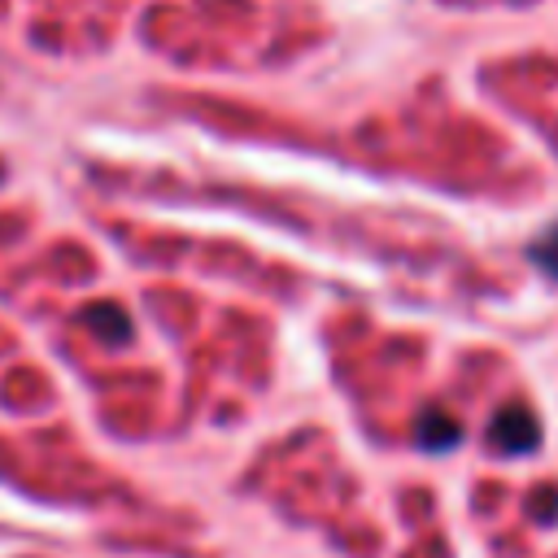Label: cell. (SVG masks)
<instances>
[{
    "instance_id": "obj_1",
    "label": "cell",
    "mask_w": 558,
    "mask_h": 558,
    "mask_svg": "<svg viewBox=\"0 0 558 558\" xmlns=\"http://www.w3.org/2000/svg\"><path fill=\"white\" fill-rule=\"evenodd\" d=\"M488 445L493 453H506V458H523L541 445V418L532 414V405L523 401H506L493 423H488Z\"/></svg>"
},
{
    "instance_id": "obj_2",
    "label": "cell",
    "mask_w": 558,
    "mask_h": 558,
    "mask_svg": "<svg viewBox=\"0 0 558 558\" xmlns=\"http://www.w3.org/2000/svg\"><path fill=\"white\" fill-rule=\"evenodd\" d=\"M83 327H87L96 340H105L109 349H122V344H131V336H135L131 314H126L122 305H113V301H92V305L83 310Z\"/></svg>"
},
{
    "instance_id": "obj_3",
    "label": "cell",
    "mask_w": 558,
    "mask_h": 558,
    "mask_svg": "<svg viewBox=\"0 0 558 558\" xmlns=\"http://www.w3.org/2000/svg\"><path fill=\"white\" fill-rule=\"evenodd\" d=\"M414 440H418V449H427V453H449V449L462 440V427H458V418H453L449 410L423 405L418 418H414Z\"/></svg>"
},
{
    "instance_id": "obj_4",
    "label": "cell",
    "mask_w": 558,
    "mask_h": 558,
    "mask_svg": "<svg viewBox=\"0 0 558 558\" xmlns=\"http://www.w3.org/2000/svg\"><path fill=\"white\" fill-rule=\"evenodd\" d=\"M527 257H532V266H536L541 275H549V279L558 283V222L545 227V231L527 244Z\"/></svg>"
},
{
    "instance_id": "obj_5",
    "label": "cell",
    "mask_w": 558,
    "mask_h": 558,
    "mask_svg": "<svg viewBox=\"0 0 558 558\" xmlns=\"http://www.w3.org/2000/svg\"><path fill=\"white\" fill-rule=\"evenodd\" d=\"M532 514H536L541 523H554V519H558V488L536 493V497H532Z\"/></svg>"
}]
</instances>
